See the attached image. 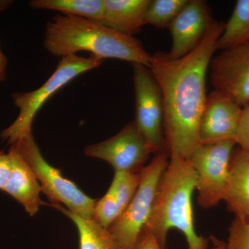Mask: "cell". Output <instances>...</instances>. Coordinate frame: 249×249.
<instances>
[{
	"label": "cell",
	"mask_w": 249,
	"mask_h": 249,
	"mask_svg": "<svg viewBox=\"0 0 249 249\" xmlns=\"http://www.w3.org/2000/svg\"><path fill=\"white\" fill-rule=\"evenodd\" d=\"M224 29L215 21L199 45L182 58L152 55L150 70L160 87L164 107L165 146L189 160L200 144L199 127L206 103V77Z\"/></svg>",
	"instance_id": "cell-1"
},
{
	"label": "cell",
	"mask_w": 249,
	"mask_h": 249,
	"mask_svg": "<svg viewBox=\"0 0 249 249\" xmlns=\"http://www.w3.org/2000/svg\"><path fill=\"white\" fill-rule=\"evenodd\" d=\"M43 45L49 53L60 58L87 52L99 60L117 59L148 68L152 58L134 36L96 21L62 14L46 24Z\"/></svg>",
	"instance_id": "cell-2"
},
{
	"label": "cell",
	"mask_w": 249,
	"mask_h": 249,
	"mask_svg": "<svg viewBox=\"0 0 249 249\" xmlns=\"http://www.w3.org/2000/svg\"><path fill=\"white\" fill-rule=\"evenodd\" d=\"M196 186V174L189 160L170 152L148 222L144 229L151 232L165 249L170 229H178L186 238L188 249H208L209 239L196 233L192 196Z\"/></svg>",
	"instance_id": "cell-3"
},
{
	"label": "cell",
	"mask_w": 249,
	"mask_h": 249,
	"mask_svg": "<svg viewBox=\"0 0 249 249\" xmlns=\"http://www.w3.org/2000/svg\"><path fill=\"white\" fill-rule=\"evenodd\" d=\"M103 61L91 55L88 58L77 55L64 57L52 76L40 88L34 91L13 93V101L19 114L14 123L1 132V139L13 145L32 134L34 118L51 96L82 73L101 66Z\"/></svg>",
	"instance_id": "cell-4"
},
{
	"label": "cell",
	"mask_w": 249,
	"mask_h": 249,
	"mask_svg": "<svg viewBox=\"0 0 249 249\" xmlns=\"http://www.w3.org/2000/svg\"><path fill=\"white\" fill-rule=\"evenodd\" d=\"M27 162L52 204H62L72 213L92 219L96 199L85 194L76 183L65 178L42 157L33 134L13 144Z\"/></svg>",
	"instance_id": "cell-5"
},
{
	"label": "cell",
	"mask_w": 249,
	"mask_h": 249,
	"mask_svg": "<svg viewBox=\"0 0 249 249\" xmlns=\"http://www.w3.org/2000/svg\"><path fill=\"white\" fill-rule=\"evenodd\" d=\"M168 153L156 154L141 170V179L133 199L109 227L111 235L122 249H134L151 214L160 180L168 167Z\"/></svg>",
	"instance_id": "cell-6"
},
{
	"label": "cell",
	"mask_w": 249,
	"mask_h": 249,
	"mask_svg": "<svg viewBox=\"0 0 249 249\" xmlns=\"http://www.w3.org/2000/svg\"><path fill=\"white\" fill-rule=\"evenodd\" d=\"M234 140L200 143L190 157L196 174L198 204L204 209L224 201L229 186Z\"/></svg>",
	"instance_id": "cell-7"
},
{
	"label": "cell",
	"mask_w": 249,
	"mask_h": 249,
	"mask_svg": "<svg viewBox=\"0 0 249 249\" xmlns=\"http://www.w3.org/2000/svg\"><path fill=\"white\" fill-rule=\"evenodd\" d=\"M135 122L152 153L164 151V107L160 87L150 68L132 64Z\"/></svg>",
	"instance_id": "cell-8"
},
{
	"label": "cell",
	"mask_w": 249,
	"mask_h": 249,
	"mask_svg": "<svg viewBox=\"0 0 249 249\" xmlns=\"http://www.w3.org/2000/svg\"><path fill=\"white\" fill-rule=\"evenodd\" d=\"M151 153L134 121L114 137L85 149V155L106 160L115 172H140Z\"/></svg>",
	"instance_id": "cell-9"
},
{
	"label": "cell",
	"mask_w": 249,
	"mask_h": 249,
	"mask_svg": "<svg viewBox=\"0 0 249 249\" xmlns=\"http://www.w3.org/2000/svg\"><path fill=\"white\" fill-rule=\"evenodd\" d=\"M214 91L243 107L249 103V42L222 50L209 66Z\"/></svg>",
	"instance_id": "cell-10"
},
{
	"label": "cell",
	"mask_w": 249,
	"mask_h": 249,
	"mask_svg": "<svg viewBox=\"0 0 249 249\" xmlns=\"http://www.w3.org/2000/svg\"><path fill=\"white\" fill-rule=\"evenodd\" d=\"M215 20L207 3L203 0H189L168 29L172 47L168 58H182L199 45L205 34Z\"/></svg>",
	"instance_id": "cell-11"
},
{
	"label": "cell",
	"mask_w": 249,
	"mask_h": 249,
	"mask_svg": "<svg viewBox=\"0 0 249 249\" xmlns=\"http://www.w3.org/2000/svg\"><path fill=\"white\" fill-rule=\"evenodd\" d=\"M242 107L227 95L212 91L207 96L199 127L200 143L235 141Z\"/></svg>",
	"instance_id": "cell-12"
},
{
	"label": "cell",
	"mask_w": 249,
	"mask_h": 249,
	"mask_svg": "<svg viewBox=\"0 0 249 249\" xmlns=\"http://www.w3.org/2000/svg\"><path fill=\"white\" fill-rule=\"evenodd\" d=\"M8 153L12 169L3 191L22 204L29 215L33 217L38 213L41 206L47 205L40 199L42 188L34 171L14 145H11Z\"/></svg>",
	"instance_id": "cell-13"
},
{
	"label": "cell",
	"mask_w": 249,
	"mask_h": 249,
	"mask_svg": "<svg viewBox=\"0 0 249 249\" xmlns=\"http://www.w3.org/2000/svg\"><path fill=\"white\" fill-rule=\"evenodd\" d=\"M151 0H105L103 24L124 35L133 36L146 25Z\"/></svg>",
	"instance_id": "cell-14"
},
{
	"label": "cell",
	"mask_w": 249,
	"mask_h": 249,
	"mask_svg": "<svg viewBox=\"0 0 249 249\" xmlns=\"http://www.w3.org/2000/svg\"><path fill=\"white\" fill-rule=\"evenodd\" d=\"M224 201L236 217L249 219V150L240 148L232 157Z\"/></svg>",
	"instance_id": "cell-15"
},
{
	"label": "cell",
	"mask_w": 249,
	"mask_h": 249,
	"mask_svg": "<svg viewBox=\"0 0 249 249\" xmlns=\"http://www.w3.org/2000/svg\"><path fill=\"white\" fill-rule=\"evenodd\" d=\"M73 222L79 235L80 249H122L108 229L93 219H85L72 213L60 204H51Z\"/></svg>",
	"instance_id": "cell-16"
},
{
	"label": "cell",
	"mask_w": 249,
	"mask_h": 249,
	"mask_svg": "<svg viewBox=\"0 0 249 249\" xmlns=\"http://www.w3.org/2000/svg\"><path fill=\"white\" fill-rule=\"evenodd\" d=\"M29 6L34 9L56 11L65 16L101 23L104 18L105 0H31Z\"/></svg>",
	"instance_id": "cell-17"
},
{
	"label": "cell",
	"mask_w": 249,
	"mask_h": 249,
	"mask_svg": "<svg viewBox=\"0 0 249 249\" xmlns=\"http://www.w3.org/2000/svg\"><path fill=\"white\" fill-rule=\"evenodd\" d=\"M249 42V0H238L216 47L224 50Z\"/></svg>",
	"instance_id": "cell-18"
},
{
	"label": "cell",
	"mask_w": 249,
	"mask_h": 249,
	"mask_svg": "<svg viewBox=\"0 0 249 249\" xmlns=\"http://www.w3.org/2000/svg\"><path fill=\"white\" fill-rule=\"evenodd\" d=\"M189 0H151L147 10L146 24L160 29L169 28Z\"/></svg>",
	"instance_id": "cell-19"
},
{
	"label": "cell",
	"mask_w": 249,
	"mask_h": 249,
	"mask_svg": "<svg viewBox=\"0 0 249 249\" xmlns=\"http://www.w3.org/2000/svg\"><path fill=\"white\" fill-rule=\"evenodd\" d=\"M141 179V171L115 172L114 178L109 188L121 212L124 210L133 199L138 188Z\"/></svg>",
	"instance_id": "cell-20"
},
{
	"label": "cell",
	"mask_w": 249,
	"mask_h": 249,
	"mask_svg": "<svg viewBox=\"0 0 249 249\" xmlns=\"http://www.w3.org/2000/svg\"><path fill=\"white\" fill-rule=\"evenodd\" d=\"M121 215L120 209L115 198L108 190L103 197L96 201L92 219L101 227L109 229Z\"/></svg>",
	"instance_id": "cell-21"
},
{
	"label": "cell",
	"mask_w": 249,
	"mask_h": 249,
	"mask_svg": "<svg viewBox=\"0 0 249 249\" xmlns=\"http://www.w3.org/2000/svg\"><path fill=\"white\" fill-rule=\"evenodd\" d=\"M228 249H249V219L236 217L229 229Z\"/></svg>",
	"instance_id": "cell-22"
},
{
	"label": "cell",
	"mask_w": 249,
	"mask_h": 249,
	"mask_svg": "<svg viewBox=\"0 0 249 249\" xmlns=\"http://www.w3.org/2000/svg\"><path fill=\"white\" fill-rule=\"evenodd\" d=\"M235 142L242 150H249V103L242 107Z\"/></svg>",
	"instance_id": "cell-23"
},
{
	"label": "cell",
	"mask_w": 249,
	"mask_h": 249,
	"mask_svg": "<svg viewBox=\"0 0 249 249\" xmlns=\"http://www.w3.org/2000/svg\"><path fill=\"white\" fill-rule=\"evenodd\" d=\"M11 158L9 153L0 151V190L3 191L9 181L11 176Z\"/></svg>",
	"instance_id": "cell-24"
},
{
	"label": "cell",
	"mask_w": 249,
	"mask_h": 249,
	"mask_svg": "<svg viewBox=\"0 0 249 249\" xmlns=\"http://www.w3.org/2000/svg\"><path fill=\"white\" fill-rule=\"evenodd\" d=\"M134 249H163L151 232L143 229Z\"/></svg>",
	"instance_id": "cell-25"
},
{
	"label": "cell",
	"mask_w": 249,
	"mask_h": 249,
	"mask_svg": "<svg viewBox=\"0 0 249 249\" xmlns=\"http://www.w3.org/2000/svg\"><path fill=\"white\" fill-rule=\"evenodd\" d=\"M7 66V58L0 48V84L6 80Z\"/></svg>",
	"instance_id": "cell-26"
},
{
	"label": "cell",
	"mask_w": 249,
	"mask_h": 249,
	"mask_svg": "<svg viewBox=\"0 0 249 249\" xmlns=\"http://www.w3.org/2000/svg\"><path fill=\"white\" fill-rule=\"evenodd\" d=\"M13 3L14 1L12 0H0V14L5 10L9 9Z\"/></svg>",
	"instance_id": "cell-27"
},
{
	"label": "cell",
	"mask_w": 249,
	"mask_h": 249,
	"mask_svg": "<svg viewBox=\"0 0 249 249\" xmlns=\"http://www.w3.org/2000/svg\"><path fill=\"white\" fill-rule=\"evenodd\" d=\"M213 247L212 249H228L227 244L217 240V239L214 238V237L213 238Z\"/></svg>",
	"instance_id": "cell-28"
}]
</instances>
